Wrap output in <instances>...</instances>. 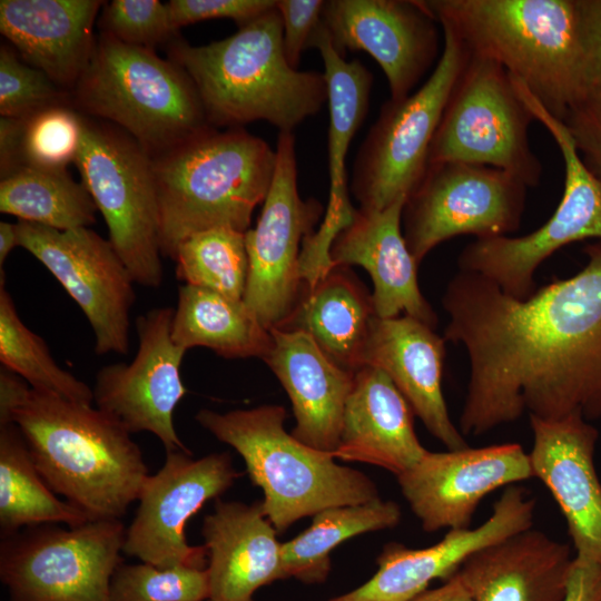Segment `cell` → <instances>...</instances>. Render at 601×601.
Masks as SVG:
<instances>
[{"mask_svg": "<svg viewBox=\"0 0 601 601\" xmlns=\"http://www.w3.org/2000/svg\"><path fill=\"white\" fill-rule=\"evenodd\" d=\"M573 276L513 297L491 279L460 270L442 305L445 341L470 364L459 428L481 436L524 413L601 418V240L584 248Z\"/></svg>", "mask_w": 601, "mask_h": 601, "instance_id": "1", "label": "cell"}, {"mask_svg": "<svg viewBox=\"0 0 601 601\" xmlns=\"http://www.w3.org/2000/svg\"><path fill=\"white\" fill-rule=\"evenodd\" d=\"M238 28L205 46L175 41L170 60L193 81L211 127L263 120L293 132L327 100L324 75L288 63L276 7Z\"/></svg>", "mask_w": 601, "mask_h": 601, "instance_id": "2", "label": "cell"}, {"mask_svg": "<svg viewBox=\"0 0 601 601\" xmlns=\"http://www.w3.org/2000/svg\"><path fill=\"white\" fill-rule=\"evenodd\" d=\"M48 486L90 520L121 519L148 474L131 434L92 404L29 388L11 416Z\"/></svg>", "mask_w": 601, "mask_h": 601, "instance_id": "3", "label": "cell"}, {"mask_svg": "<svg viewBox=\"0 0 601 601\" xmlns=\"http://www.w3.org/2000/svg\"><path fill=\"white\" fill-rule=\"evenodd\" d=\"M441 27L470 55L491 59L520 79L563 120L590 90L577 0H424Z\"/></svg>", "mask_w": 601, "mask_h": 601, "instance_id": "4", "label": "cell"}, {"mask_svg": "<svg viewBox=\"0 0 601 601\" xmlns=\"http://www.w3.org/2000/svg\"><path fill=\"white\" fill-rule=\"evenodd\" d=\"M161 255L198 231L246 233L276 167V149L242 127H207L152 157Z\"/></svg>", "mask_w": 601, "mask_h": 601, "instance_id": "5", "label": "cell"}, {"mask_svg": "<svg viewBox=\"0 0 601 601\" xmlns=\"http://www.w3.org/2000/svg\"><path fill=\"white\" fill-rule=\"evenodd\" d=\"M285 418L280 405L226 413L203 408L195 415L200 426L243 457L253 484L263 491V511L277 532L322 510L380 497L367 475L337 464L331 453L287 433Z\"/></svg>", "mask_w": 601, "mask_h": 601, "instance_id": "6", "label": "cell"}, {"mask_svg": "<svg viewBox=\"0 0 601 601\" xmlns=\"http://www.w3.org/2000/svg\"><path fill=\"white\" fill-rule=\"evenodd\" d=\"M71 93L79 110L112 122L151 157L210 126L181 67L105 32Z\"/></svg>", "mask_w": 601, "mask_h": 601, "instance_id": "7", "label": "cell"}, {"mask_svg": "<svg viewBox=\"0 0 601 601\" xmlns=\"http://www.w3.org/2000/svg\"><path fill=\"white\" fill-rule=\"evenodd\" d=\"M75 164L135 283L159 287L164 272L152 157L119 127L82 115Z\"/></svg>", "mask_w": 601, "mask_h": 601, "instance_id": "8", "label": "cell"}, {"mask_svg": "<svg viewBox=\"0 0 601 601\" xmlns=\"http://www.w3.org/2000/svg\"><path fill=\"white\" fill-rule=\"evenodd\" d=\"M427 80L413 93L385 101L362 142L351 189L365 210H382L407 198L422 179L430 148L451 91L470 53L450 29Z\"/></svg>", "mask_w": 601, "mask_h": 601, "instance_id": "9", "label": "cell"}, {"mask_svg": "<svg viewBox=\"0 0 601 601\" xmlns=\"http://www.w3.org/2000/svg\"><path fill=\"white\" fill-rule=\"evenodd\" d=\"M534 117L497 62L470 55L434 135L428 164L456 161L504 170L529 188L542 177L531 149Z\"/></svg>", "mask_w": 601, "mask_h": 601, "instance_id": "10", "label": "cell"}, {"mask_svg": "<svg viewBox=\"0 0 601 601\" xmlns=\"http://www.w3.org/2000/svg\"><path fill=\"white\" fill-rule=\"evenodd\" d=\"M511 78L520 98L561 152L563 194L551 217L538 229L520 237L475 239L460 253L457 265L460 270L491 279L513 297L526 298L536 289V269L556 250L588 238L601 240V181L583 165L564 122L552 116L520 79Z\"/></svg>", "mask_w": 601, "mask_h": 601, "instance_id": "11", "label": "cell"}, {"mask_svg": "<svg viewBox=\"0 0 601 601\" xmlns=\"http://www.w3.org/2000/svg\"><path fill=\"white\" fill-rule=\"evenodd\" d=\"M125 536L119 519L21 529L1 536L0 579L10 601H110Z\"/></svg>", "mask_w": 601, "mask_h": 601, "instance_id": "12", "label": "cell"}, {"mask_svg": "<svg viewBox=\"0 0 601 601\" xmlns=\"http://www.w3.org/2000/svg\"><path fill=\"white\" fill-rule=\"evenodd\" d=\"M528 186L489 166L428 164L402 214L407 247L420 265L441 243L461 236H508L520 227Z\"/></svg>", "mask_w": 601, "mask_h": 601, "instance_id": "13", "label": "cell"}, {"mask_svg": "<svg viewBox=\"0 0 601 601\" xmlns=\"http://www.w3.org/2000/svg\"><path fill=\"white\" fill-rule=\"evenodd\" d=\"M322 214L318 200L298 194L294 134L279 131L268 194L256 226L245 233L248 275L243 300L267 329L279 326L300 297L303 244Z\"/></svg>", "mask_w": 601, "mask_h": 601, "instance_id": "14", "label": "cell"}, {"mask_svg": "<svg viewBox=\"0 0 601 601\" xmlns=\"http://www.w3.org/2000/svg\"><path fill=\"white\" fill-rule=\"evenodd\" d=\"M20 246L35 256L80 307L95 353L126 355L135 280L108 239L89 227L58 230L17 223Z\"/></svg>", "mask_w": 601, "mask_h": 601, "instance_id": "15", "label": "cell"}, {"mask_svg": "<svg viewBox=\"0 0 601 601\" xmlns=\"http://www.w3.org/2000/svg\"><path fill=\"white\" fill-rule=\"evenodd\" d=\"M239 476L226 452L200 459L183 451L166 452L162 466L141 486L138 508L126 529L124 553L158 568L205 569L206 548L188 544L186 524Z\"/></svg>", "mask_w": 601, "mask_h": 601, "instance_id": "16", "label": "cell"}, {"mask_svg": "<svg viewBox=\"0 0 601 601\" xmlns=\"http://www.w3.org/2000/svg\"><path fill=\"white\" fill-rule=\"evenodd\" d=\"M174 308L157 307L136 318L138 348L132 361L104 366L92 388L98 410L128 433L149 432L166 452L190 451L174 424L187 390L180 376L186 349L171 338Z\"/></svg>", "mask_w": 601, "mask_h": 601, "instance_id": "17", "label": "cell"}, {"mask_svg": "<svg viewBox=\"0 0 601 601\" xmlns=\"http://www.w3.org/2000/svg\"><path fill=\"white\" fill-rule=\"evenodd\" d=\"M322 20L339 55L375 59L392 100L410 96L439 55L440 23L424 0H327Z\"/></svg>", "mask_w": 601, "mask_h": 601, "instance_id": "18", "label": "cell"}, {"mask_svg": "<svg viewBox=\"0 0 601 601\" xmlns=\"http://www.w3.org/2000/svg\"><path fill=\"white\" fill-rule=\"evenodd\" d=\"M533 477L529 453L518 443L427 451L396 476L422 529H469L480 502L493 491Z\"/></svg>", "mask_w": 601, "mask_h": 601, "instance_id": "19", "label": "cell"}, {"mask_svg": "<svg viewBox=\"0 0 601 601\" xmlns=\"http://www.w3.org/2000/svg\"><path fill=\"white\" fill-rule=\"evenodd\" d=\"M535 500L522 486H506L490 518L474 529L449 530L432 546L386 544L375 574L358 588L328 601H411L435 579H449L477 550L533 526Z\"/></svg>", "mask_w": 601, "mask_h": 601, "instance_id": "20", "label": "cell"}, {"mask_svg": "<svg viewBox=\"0 0 601 601\" xmlns=\"http://www.w3.org/2000/svg\"><path fill=\"white\" fill-rule=\"evenodd\" d=\"M533 477L556 501L575 558L601 564V483L594 466L598 430L581 414L556 420L530 416Z\"/></svg>", "mask_w": 601, "mask_h": 601, "instance_id": "21", "label": "cell"}, {"mask_svg": "<svg viewBox=\"0 0 601 601\" xmlns=\"http://www.w3.org/2000/svg\"><path fill=\"white\" fill-rule=\"evenodd\" d=\"M445 342L433 327L414 317L375 315L362 365L385 372L427 431L454 451L469 445L450 417L442 391Z\"/></svg>", "mask_w": 601, "mask_h": 601, "instance_id": "22", "label": "cell"}, {"mask_svg": "<svg viewBox=\"0 0 601 601\" xmlns=\"http://www.w3.org/2000/svg\"><path fill=\"white\" fill-rule=\"evenodd\" d=\"M405 201L400 198L382 210L356 209L352 221L334 238L329 256L334 267L358 265L370 274L376 316L404 314L434 328L436 313L420 289L418 264L403 236Z\"/></svg>", "mask_w": 601, "mask_h": 601, "instance_id": "23", "label": "cell"}, {"mask_svg": "<svg viewBox=\"0 0 601 601\" xmlns=\"http://www.w3.org/2000/svg\"><path fill=\"white\" fill-rule=\"evenodd\" d=\"M269 331L272 346L263 359L292 402L296 420L292 435L309 447L333 455L339 444L355 373L335 364L304 332Z\"/></svg>", "mask_w": 601, "mask_h": 601, "instance_id": "24", "label": "cell"}, {"mask_svg": "<svg viewBox=\"0 0 601 601\" xmlns=\"http://www.w3.org/2000/svg\"><path fill=\"white\" fill-rule=\"evenodd\" d=\"M276 532L260 501L217 499L201 526L208 558L206 601H254L259 588L286 579Z\"/></svg>", "mask_w": 601, "mask_h": 601, "instance_id": "25", "label": "cell"}, {"mask_svg": "<svg viewBox=\"0 0 601 601\" xmlns=\"http://www.w3.org/2000/svg\"><path fill=\"white\" fill-rule=\"evenodd\" d=\"M100 0H1L0 30L23 61L72 90L91 57Z\"/></svg>", "mask_w": 601, "mask_h": 601, "instance_id": "26", "label": "cell"}, {"mask_svg": "<svg viewBox=\"0 0 601 601\" xmlns=\"http://www.w3.org/2000/svg\"><path fill=\"white\" fill-rule=\"evenodd\" d=\"M573 560L568 544L531 528L477 550L456 574L474 601H564Z\"/></svg>", "mask_w": 601, "mask_h": 601, "instance_id": "27", "label": "cell"}, {"mask_svg": "<svg viewBox=\"0 0 601 601\" xmlns=\"http://www.w3.org/2000/svg\"><path fill=\"white\" fill-rule=\"evenodd\" d=\"M413 415L411 405L385 372L361 367L354 374L333 456L400 475L427 452L414 431Z\"/></svg>", "mask_w": 601, "mask_h": 601, "instance_id": "28", "label": "cell"}, {"mask_svg": "<svg viewBox=\"0 0 601 601\" xmlns=\"http://www.w3.org/2000/svg\"><path fill=\"white\" fill-rule=\"evenodd\" d=\"M374 316L372 294L348 266H335L315 285L305 283L295 308L275 328L308 334L328 358L355 373Z\"/></svg>", "mask_w": 601, "mask_h": 601, "instance_id": "29", "label": "cell"}, {"mask_svg": "<svg viewBox=\"0 0 601 601\" xmlns=\"http://www.w3.org/2000/svg\"><path fill=\"white\" fill-rule=\"evenodd\" d=\"M171 338L188 351L206 347L225 358H264L272 334L244 300L181 285L171 319Z\"/></svg>", "mask_w": 601, "mask_h": 601, "instance_id": "30", "label": "cell"}, {"mask_svg": "<svg viewBox=\"0 0 601 601\" xmlns=\"http://www.w3.org/2000/svg\"><path fill=\"white\" fill-rule=\"evenodd\" d=\"M309 48H317L322 56L327 88L331 193L326 211L353 216L355 208L347 196L345 160L349 144L367 115L373 75L359 60L346 61L337 52L323 20Z\"/></svg>", "mask_w": 601, "mask_h": 601, "instance_id": "31", "label": "cell"}, {"mask_svg": "<svg viewBox=\"0 0 601 601\" xmlns=\"http://www.w3.org/2000/svg\"><path fill=\"white\" fill-rule=\"evenodd\" d=\"M90 519L43 481L14 423L0 425L1 536L41 524L80 525Z\"/></svg>", "mask_w": 601, "mask_h": 601, "instance_id": "32", "label": "cell"}, {"mask_svg": "<svg viewBox=\"0 0 601 601\" xmlns=\"http://www.w3.org/2000/svg\"><path fill=\"white\" fill-rule=\"evenodd\" d=\"M401 518L398 504L381 497L317 512L305 531L282 543L285 578L309 584L325 582L331 571V553L336 546L363 533L394 528Z\"/></svg>", "mask_w": 601, "mask_h": 601, "instance_id": "33", "label": "cell"}, {"mask_svg": "<svg viewBox=\"0 0 601 601\" xmlns=\"http://www.w3.org/2000/svg\"><path fill=\"white\" fill-rule=\"evenodd\" d=\"M97 207L66 169L20 166L0 181V211L58 230L89 227Z\"/></svg>", "mask_w": 601, "mask_h": 601, "instance_id": "34", "label": "cell"}, {"mask_svg": "<svg viewBox=\"0 0 601 601\" xmlns=\"http://www.w3.org/2000/svg\"><path fill=\"white\" fill-rule=\"evenodd\" d=\"M0 276V362L24 380L32 390L73 402L92 404L93 394L85 382L61 368L41 336L29 329Z\"/></svg>", "mask_w": 601, "mask_h": 601, "instance_id": "35", "label": "cell"}, {"mask_svg": "<svg viewBox=\"0 0 601 601\" xmlns=\"http://www.w3.org/2000/svg\"><path fill=\"white\" fill-rule=\"evenodd\" d=\"M173 260L183 285L243 300L248 275L245 233L229 228L198 231L178 245Z\"/></svg>", "mask_w": 601, "mask_h": 601, "instance_id": "36", "label": "cell"}, {"mask_svg": "<svg viewBox=\"0 0 601 601\" xmlns=\"http://www.w3.org/2000/svg\"><path fill=\"white\" fill-rule=\"evenodd\" d=\"M109 598L110 601H205L208 598L207 570L121 563L111 577Z\"/></svg>", "mask_w": 601, "mask_h": 601, "instance_id": "37", "label": "cell"}, {"mask_svg": "<svg viewBox=\"0 0 601 601\" xmlns=\"http://www.w3.org/2000/svg\"><path fill=\"white\" fill-rule=\"evenodd\" d=\"M81 127L82 114L69 105L51 106L23 119L21 166L66 169L76 160Z\"/></svg>", "mask_w": 601, "mask_h": 601, "instance_id": "38", "label": "cell"}, {"mask_svg": "<svg viewBox=\"0 0 601 601\" xmlns=\"http://www.w3.org/2000/svg\"><path fill=\"white\" fill-rule=\"evenodd\" d=\"M56 105H69V92L21 59L7 45L0 49V114L26 119Z\"/></svg>", "mask_w": 601, "mask_h": 601, "instance_id": "39", "label": "cell"}, {"mask_svg": "<svg viewBox=\"0 0 601 601\" xmlns=\"http://www.w3.org/2000/svg\"><path fill=\"white\" fill-rule=\"evenodd\" d=\"M101 22L102 32L124 43L150 49L177 31L168 6L158 0H112L105 6Z\"/></svg>", "mask_w": 601, "mask_h": 601, "instance_id": "40", "label": "cell"}, {"mask_svg": "<svg viewBox=\"0 0 601 601\" xmlns=\"http://www.w3.org/2000/svg\"><path fill=\"white\" fill-rule=\"evenodd\" d=\"M562 121L583 165L601 181V90H590Z\"/></svg>", "mask_w": 601, "mask_h": 601, "instance_id": "41", "label": "cell"}, {"mask_svg": "<svg viewBox=\"0 0 601 601\" xmlns=\"http://www.w3.org/2000/svg\"><path fill=\"white\" fill-rule=\"evenodd\" d=\"M175 30L190 23L229 18L238 27L276 7V0H171L167 3Z\"/></svg>", "mask_w": 601, "mask_h": 601, "instance_id": "42", "label": "cell"}, {"mask_svg": "<svg viewBox=\"0 0 601 601\" xmlns=\"http://www.w3.org/2000/svg\"><path fill=\"white\" fill-rule=\"evenodd\" d=\"M324 0H276L283 28V46L288 63L298 69L302 53L322 23Z\"/></svg>", "mask_w": 601, "mask_h": 601, "instance_id": "43", "label": "cell"}, {"mask_svg": "<svg viewBox=\"0 0 601 601\" xmlns=\"http://www.w3.org/2000/svg\"><path fill=\"white\" fill-rule=\"evenodd\" d=\"M579 36L589 90H601V0H577Z\"/></svg>", "mask_w": 601, "mask_h": 601, "instance_id": "44", "label": "cell"}, {"mask_svg": "<svg viewBox=\"0 0 601 601\" xmlns=\"http://www.w3.org/2000/svg\"><path fill=\"white\" fill-rule=\"evenodd\" d=\"M564 601H601V564L574 556Z\"/></svg>", "mask_w": 601, "mask_h": 601, "instance_id": "45", "label": "cell"}, {"mask_svg": "<svg viewBox=\"0 0 601 601\" xmlns=\"http://www.w3.org/2000/svg\"><path fill=\"white\" fill-rule=\"evenodd\" d=\"M23 119L1 117L0 119V174L8 176L21 166L20 139Z\"/></svg>", "mask_w": 601, "mask_h": 601, "instance_id": "46", "label": "cell"}, {"mask_svg": "<svg viewBox=\"0 0 601 601\" xmlns=\"http://www.w3.org/2000/svg\"><path fill=\"white\" fill-rule=\"evenodd\" d=\"M30 386L17 374L2 367L0 371V425L11 423L16 407L21 403Z\"/></svg>", "mask_w": 601, "mask_h": 601, "instance_id": "47", "label": "cell"}, {"mask_svg": "<svg viewBox=\"0 0 601 601\" xmlns=\"http://www.w3.org/2000/svg\"><path fill=\"white\" fill-rule=\"evenodd\" d=\"M411 601H474L456 572L435 588L426 589Z\"/></svg>", "mask_w": 601, "mask_h": 601, "instance_id": "48", "label": "cell"}, {"mask_svg": "<svg viewBox=\"0 0 601 601\" xmlns=\"http://www.w3.org/2000/svg\"><path fill=\"white\" fill-rule=\"evenodd\" d=\"M17 246H20L17 224L8 221L0 223V273H3V265L7 257Z\"/></svg>", "mask_w": 601, "mask_h": 601, "instance_id": "49", "label": "cell"}]
</instances>
